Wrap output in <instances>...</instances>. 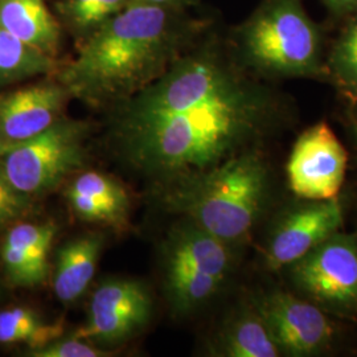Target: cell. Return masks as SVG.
Instances as JSON below:
<instances>
[{
  "label": "cell",
  "mask_w": 357,
  "mask_h": 357,
  "mask_svg": "<svg viewBox=\"0 0 357 357\" xmlns=\"http://www.w3.org/2000/svg\"><path fill=\"white\" fill-rule=\"evenodd\" d=\"M116 138L143 172L181 181L243 149L268 105L215 52L178 56L150 85L118 105Z\"/></svg>",
  "instance_id": "cell-1"
},
{
  "label": "cell",
  "mask_w": 357,
  "mask_h": 357,
  "mask_svg": "<svg viewBox=\"0 0 357 357\" xmlns=\"http://www.w3.org/2000/svg\"><path fill=\"white\" fill-rule=\"evenodd\" d=\"M180 11L130 3L82 40L59 81L91 105L123 102L162 76L178 57L185 31Z\"/></svg>",
  "instance_id": "cell-2"
},
{
  "label": "cell",
  "mask_w": 357,
  "mask_h": 357,
  "mask_svg": "<svg viewBox=\"0 0 357 357\" xmlns=\"http://www.w3.org/2000/svg\"><path fill=\"white\" fill-rule=\"evenodd\" d=\"M268 187V168L261 155L237 153L204 174L184 180L172 204L190 221L230 243L255 227Z\"/></svg>",
  "instance_id": "cell-3"
},
{
  "label": "cell",
  "mask_w": 357,
  "mask_h": 357,
  "mask_svg": "<svg viewBox=\"0 0 357 357\" xmlns=\"http://www.w3.org/2000/svg\"><path fill=\"white\" fill-rule=\"evenodd\" d=\"M243 43L248 57L265 70L319 73V32L299 0H268L243 26Z\"/></svg>",
  "instance_id": "cell-4"
},
{
  "label": "cell",
  "mask_w": 357,
  "mask_h": 357,
  "mask_svg": "<svg viewBox=\"0 0 357 357\" xmlns=\"http://www.w3.org/2000/svg\"><path fill=\"white\" fill-rule=\"evenodd\" d=\"M88 131V125L63 118L35 138L0 147V169L28 197L52 191L84 166Z\"/></svg>",
  "instance_id": "cell-5"
},
{
  "label": "cell",
  "mask_w": 357,
  "mask_h": 357,
  "mask_svg": "<svg viewBox=\"0 0 357 357\" xmlns=\"http://www.w3.org/2000/svg\"><path fill=\"white\" fill-rule=\"evenodd\" d=\"M229 243L188 221L166 245L167 293L174 308L188 312L212 298L230 270Z\"/></svg>",
  "instance_id": "cell-6"
},
{
  "label": "cell",
  "mask_w": 357,
  "mask_h": 357,
  "mask_svg": "<svg viewBox=\"0 0 357 357\" xmlns=\"http://www.w3.org/2000/svg\"><path fill=\"white\" fill-rule=\"evenodd\" d=\"M298 290L320 308L357 315V240L335 233L291 266Z\"/></svg>",
  "instance_id": "cell-7"
},
{
  "label": "cell",
  "mask_w": 357,
  "mask_h": 357,
  "mask_svg": "<svg viewBox=\"0 0 357 357\" xmlns=\"http://www.w3.org/2000/svg\"><path fill=\"white\" fill-rule=\"evenodd\" d=\"M348 155L327 122L303 131L294 144L287 162L291 191L308 202L331 200L344 183Z\"/></svg>",
  "instance_id": "cell-8"
},
{
  "label": "cell",
  "mask_w": 357,
  "mask_h": 357,
  "mask_svg": "<svg viewBox=\"0 0 357 357\" xmlns=\"http://www.w3.org/2000/svg\"><path fill=\"white\" fill-rule=\"evenodd\" d=\"M255 310L265 321L282 355H318L331 345L335 327L323 308L286 291L264 294Z\"/></svg>",
  "instance_id": "cell-9"
},
{
  "label": "cell",
  "mask_w": 357,
  "mask_h": 357,
  "mask_svg": "<svg viewBox=\"0 0 357 357\" xmlns=\"http://www.w3.org/2000/svg\"><path fill=\"white\" fill-rule=\"evenodd\" d=\"M151 298L144 284L132 280L102 283L91 298L89 319L73 335L90 343H118L149 321Z\"/></svg>",
  "instance_id": "cell-10"
},
{
  "label": "cell",
  "mask_w": 357,
  "mask_h": 357,
  "mask_svg": "<svg viewBox=\"0 0 357 357\" xmlns=\"http://www.w3.org/2000/svg\"><path fill=\"white\" fill-rule=\"evenodd\" d=\"M343 222V206L337 197L296 208L273 231L265 250V266L271 271L290 268L342 229Z\"/></svg>",
  "instance_id": "cell-11"
},
{
  "label": "cell",
  "mask_w": 357,
  "mask_h": 357,
  "mask_svg": "<svg viewBox=\"0 0 357 357\" xmlns=\"http://www.w3.org/2000/svg\"><path fill=\"white\" fill-rule=\"evenodd\" d=\"M70 93L59 82H43L0 97V147L28 141L63 119Z\"/></svg>",
  "instance_id": "cell-12"
},
{
  "label": "cell",
  "mask_w": 357,
  "mask_h": 357,
  "mask_svg": "<svg viewBox=\"0 0 357 357\" xmlns=\"http://www.w3.org/2000/svg\"><path fill=\"white\" fill-rule=\"evenodd\" d=\"M56 236L53 224H17L6 234L0 255L10 280L16 286L32 287L48 275V255Z\"/></svg>",
  "instance_id": "cell-13"
},
{
  "label": "cell",
  "mask_w": 357,
  "mask_h": 357,
  "mask_svg": "<svg viewBox=\"0 0 357 357\" xmlns=\"http://www.w3.org/2000/svg\"><path fill=\"white\" fill-rule=\"evenodd\" d=\"M77 216L90 222L123 227L130 213V199L125 188L101 172L78 175L66 192Z\"/></svg>",
  "instance_id": "cell-14"
},
{
  "label": "cell",
  "mask_w": 357,
  "mask_h": 357,
  "mask_svg": "<svg viewBox=\"0 0 357 357\" xmlns=\"http://www.w3.org/2000/svg\"><path fill=\"white\" fill-rule=\"evenodd\" d=\"M0 26L36 51L56 57L61 28L44 0H0Z\"/></svg>",
  "instance_id": "cell-15"
},
{
  "label": "cell",
  "mask_w": 357,
  "mask_h": 357,
  "mask_svg": "<svg viewBox=\"0 0 357 357\" xmlns=\"http://www.w3.org/2000/svg\"><path fill=\"white\" fill-rule=\"evenodd\" d=\"M102 249L100 234H88L66 243L60 250L53 277V290L59 301L72 303L86 291L94 277Z\"/></svg>",
  "instance_id": "cell-16"
},
{
  "label": "cell",
  "mask_w": 357,
  "mask_h": 357,
  "mask_svg": "<svg viewBox=\"0 0 357 357\" xmlns=\"http://www.w3.org/2000/svg\"><path fill=\"white\" fill-rule=\"evenodd\" d=\"M220 355L228 357H278L281 349L255 308L234 317L220 337Z\"/></svg>",
  "instance_id": "cell-17"
},
{
  "label": "cell",
  "mask_w": 357,
  "mask_h": 357,
  "mask_svg": "<svg viewBox=\"0 0 357 357\" xmlns=\"http://www.w3.org/2000/svg\"><path fill=\"white\" fill-rule=\"evenodd\" d=\"M61 321L48 323L26 307L0 311V344H28L38 349L63 337Z\"/></svg>",
  "instance_id": "cell-18"
},
{
  "label": "cell",
  "mask_w": 357,
  "mask_h": 357,
  "mask_svg": "<svg viewBox=\"0 0 357 357\" xmlns=\"http://www.w3.org/2000/svg\"><path fill=\"white\" fill-rule=\"evenodd\" d=\"M54 68V57L26 45L0 26V81L45 75Z\"/></svg>",
  "instance_id": "cell-19"
},
{
  "label": "cell",
  "mask_w": 357,
  "mask_h": 357,
  "mask_svg": "<svg viewBox=\"0 0 357 357\" xmlns=\"http://www.w3.org/2000/svg\"><path fill=\"white\" fill-rule=\"evenodd\" d=\"M130 3L131 0H60L57 8L65 24L84 40Z\"/></svg>",
  "instance_id": "cell-20"
},
{
  "label": "cell",
  "mask_w": 357,
  "mask_h": 357,
  "mask_svg": "<svg viewBox=\"0 0 357 357\" xmlns=\"http://www.w3.org/2000/svg\"><path fill=\"white\" fill-rule=\"evenodd\" d=\"M330 68L337 85L357 98V19L335 44Z\"/></svg>",
  "instance_id": "cell-21"
},
{
  "label": "cell",
  "mask_w": 357,
  "mask_h": 357,
  "mask_svg": "<svg viewBox=\"0 0 357 357\" xmlns=\"http://www.w3.org/2000/svg\"><path fill=\"white\" fill-rule=\"evenodd\" d=\"M102 349L97 348L93 343L72 336L70 339H57L51 344L38 349H32L29 356L35 357H100L105 356Z\"/></svg>",
  "instance_id": "cell-22"
},
{
  "label": "cell",
  "mask_w": 357,
  "mask_h": 357,
  "mask_svg": "<svg viewBox=\"0 0 357 357\" xmlns=\"http://www.w3.org/2000/svg\"><path fill=\"white\" fill-rule=\"evenodd\" d=\"M28 204L29 197L16 191L0 169V227L23 216Z\"/></svg>",
  "instance_id": "cell-23"
},
{
  "label": "cell",
  "mask_w": 357,
  "mask_h": 357,
  "mask_svg": "<svg viewBox=\"0 0 357 357\" xmlns=\"http://www.w3.org/2000/svg\"><path fill=\"white\" fill-rule=\"evenodd\" d=\"M131 3H142V4H153V6H159L165 7L168 10L174 11H184L195 0H131Z\"/></svg>",
  "instance_id": "cell-24"
},
{
  "label": "cell",
  "mask_w": 357,
  "mask_h": 357,
  "mask_svg": "<svg viewBox=\"0 0 357 357\" xmlns=\"http://www.w3.org/2000/svg\"><path fill=\"white\" fill-rule=\"evenodd\" d=\"M335 10H354L357 8V0H326Z\"/></svg>",
  "instance_id": "cell-25"
},
{
  "label": "cell",
  "mask_w": 357,
  "mask_h": 357,
  "mask_svg": "<svg viewBox=\"0 0 357 357\" xmlns=\"http://www.w3.org/2000/svg\"><path fill=\"white\" fill-rule=\"evenodd\" d=\"M355 128H357V106H356V118H355Z\"/></svg>",
  "instance_id": "cell-26"
},
{
  "label": "cell",
  "mask_w": 357,
  "mask_h": 357,
  "mask_svg": "<svg viewBox=\"0 0 357 357\" xmlns=\"http://www.w3.org/2000/svg\"><path fill=\"white\" fill-rule=\"evenodd\" d=\"M355 134H356V143H357V128H355Z\"/></svg>",
  "instance_id": "cell-27"
}]
</instances>
